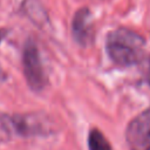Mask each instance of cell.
<instances>
[{
	"label": "cell",
	"instance_id": "52a82bcc",
	"mask_svg": "<svg viewBox=\"0 0 150 150\" xmlns=\"http://www.w3.org/2000/svg\"><path fill=\"white\" fill-rule=\"evenodd\" d=\"M8 33V29H5V28H0V42L4 40V38L7 35Z\"/></svg>",
	"mask_w": 150,
	"mask_h": 150
},
{
	"label": "cell",
	"instance_id": "5b68a950",
	"mask_svg": "<svg viewBox=\"0 0 150 150\" xmlns=\"http://www.w3.org/2000/svg\"><path fill=\"white\" fill-rule=\"evenodd\" d=\"M71 32L74 40L82 47H87L94 39V25L91 20V13L89 8H80L73 18Z\"/></svg>",
	"mask_w": 150,
	"mask_h": 150
},
{
	"label": "cell",
	"instance_id": "3957f363",
	"mask_svg": "<svg viewBox=\"0 0 150 150\" xmlns=\"http://www.w3.org/2000/svg\"><path fill=\"white\" fill-rule=\"evenodd\" d=\"M22 68L28 87L35 93L42 91L47 86V76L36 43L32 39H28L23 47Z\"/></svg>",
	"mask_w": 150,
	"mask_h": 150
},
{
	"label": "cell",
	"instance_id": "ba28073f",
	"mask_svg": "<svg viewBox=\"0 0 150 150\" xmlns=\"http://www.w3.org/2000/svg\"><path fill=\"white\" fill-rule=\"evenodd\" d=\"M6 77H7V76H6V73H5V71L1 69V67H0V83H2V82L6 80Z\"/></svg>",
	"mask_w": 150,
	"mask_h": 150
},
{
	"label": "cell",
	"instance_id": "8992f818",
	"mask_svg": "<svg viewBox=\"0 0 150 150\" xmlns=\"http://www.w3.org/2000/svg\"><path fill=\"white\" fill-rule=\"evenodd\" d=\"M88 150H112V148L103 132L93 128L88 134Z\"/></svg>",
	"mask_w": 150,
	"mask_h": 150
},
{
	"label": "cell",
	"instance_id": "7a4b0ae2",
	"mask_svg": "<svg viewBox=\"0 0 150 150\" xmlns=\"http://www.w3.org/2000/svg\"><path fill=\"white\" fill-rule=\"evenodd\" d=\"M144 39L128 28L111 30L105 40V49L112 62L120 66L138 63L144 56Z\"/></svg>",
	"mask_w": 150,
	"mask_h": 150
},
{
	"label": "cell",
	"instance_id": "6da1fadb",
	"mask_svg": "<svg viewBox=\"0 0 150 150\" xmlns=\"http://www.w3.org/2000/svg\"><path fill=\"white\" fill-rule=\"evenodd\" d=\"M55 132L53 121L45 114H0V142L13 137H47Z\"/></svg>",
	"mask_w": 150,
	"mask_h": 150
},
{
	"label": "cell",
	"instance_id": "9c48e42d",
	"mask_svg": "<svg viewBox=\"0 0 150 150\" xmlns=\"http://www.w3.org/2000/svg\"><path fill=\"white\" fill-rule=\"evenodd\" d=\"M148 82L150 84V63H149V70H148Z\"/></svg>",
	"mask_w": 150,
	"mask_h": 150
},
{
	"label": "cell",
	"instance_id": "277c9868",
	"mask_svg": "<svg viewBox=\"0 0 150 150\" xmlns=\"http://www.w3.org/2000/svg\"><path fill=\"white\" fill-rule=\"evenodd\" d=\"M129 150H150V108L134 117L125 129Z\"/></svg>",
	"mask_w": 150,
	"mask_h": 150
}]
</instances>
